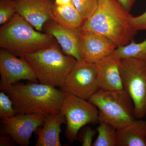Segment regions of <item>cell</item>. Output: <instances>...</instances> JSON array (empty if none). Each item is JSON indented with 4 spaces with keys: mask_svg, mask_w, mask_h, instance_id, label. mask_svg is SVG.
<instances>
[{
    "mask_svg": "<svg viewBox=\"0 0 146 146\" xmlns=\"http://www.w3.org/2000/svg\"><path fill=\"white\" fill-rule=\"evenodd\" d=\"M132 16L117 0H98L96 10L81 29L102 35L117 48L122 46L131 42L137 33L131 25Z\"/></svg>",
    "mask_w": 146,
    "mask_h": 146,
    "instance_id": "cell-1",
    "label": "cell"
},
{
    "mask_svg": "<svg viewBox=\"0 0 146 146\" xmlns=\"http://www.w3.org/2000/svg\"><path fill=\"white\" fill-rule=\"evenodd\" d=\"M13 102L17 114L47 115L60 112L66 93L43 84L15 83L2 90Z\"/></svg>",
    "mask_w": 146,
    "mask_h": 146,
    "instance_id": "cell-2",
    "label": "cell"
},
{
    "mask_svg": "<svg viewBox=\"0 0 146 146\" xmlns=\"http://www.w3.org/2000/svg\"><path fill=\"white\" fill-rule=\"evenodd\" d=\"M57 45L54 37L35 30L17 13L0 28V47L20 57Z\"/></svg>",
    "mask_w": 146,
    "mask_h": 146,
    "instance_id": "cell-3",
    "label": "cell"
},
{
    "mask_svg": "<svg viewBox=\"0 0 146 146\" xmlns=\"http://www.w3.org/2000/svg\"><path fill=\"white\" fill-rule=\"evenodd\" d=\"M59 46L49 47L21 57L30 65L40 83L61 87L76 61L73 56L64 54Z\"/></svg>",
    "mask_w": 146,
    "mask_h": 146,
    "instance_id": "cell-4",
    "label": "cell"
},
{
    "mask_svg": "<svg viewBox=\"0 0 146 146\" xmlns=\"http://www.w3.org/2000/svg\"><path fill=\"white\" fill-rule=\"evenodd\" d=\"M88 100L98 110L99 122L108 123L117 129L136 119L133 101L124 89L113 91L99 89Z\"/></svg>",
    "mask_w": 146,
    "mask_h": 146,
    "instance_id": "cell-5",
    "label": "cell"
},
{
    "mask_svg": "<svg viewBox=\"0 0 146 146\" xmlns=\"http://www.w3.org/2000/svg\"><path fill=\"white\" fill-rule=\"evenodd\" d=\"M120 71L123 88L133 101L136 119L146 116V61L121 59Z\"/></svg>",
    "mask_w": 146,
    "mask_h": 146,
    "instance_id": "cell-6",
    "label": "cell"
},
{
    "mask_svg": "<svg viewBox=\"0 0 146 146\" xmlns=\"http://www.w3.org/2000/svg\"><path fill=\"white\" fill-rule=\"evenodd\" d=\"M86 100L72 94H65L60 112L66 119L65 136L70 142H74L77 138L82 128L98 121V110Z\"/></svg>",
    "mask_w": 146,
    "mask_h": 146,
    "instance_id": "cell-7",
    "label": "cell"
},
{
    "mask_svg": "<svg viewBox=\"0 0 146 146\" xmlns=\"http://www.w3.org/2000/svg\"><path fill=\"white\" fill-rule=\"evenodd\" d=\"M60 88L66 94L89 100L99 89L95 63L76 60Z\"/></svg>",
    "mask_w": 146,
    "mask_h": 146,
    "instance_id": "cell-8",
    "label": "cell"
},
{
    "mask_svg": "<svg viewBox=\"0 0 146 146\" xmlns=\"http://www.w3.org/2000/svg\"><path fill=\"white\" fill-rule=\"evenodd\" d=\"M0 74L2 91L20 80L36 82L38 80L26 60L3 49L0 50Z\"/></svg>",
    "mask_w": 146,
    "mask_h": 146,
    "instance_id": "cell-9",
    "label": "cell"
},
{
    "mask_svg": "<svg viewBox=\"0 0 146 146\" xmlns=\"http://www.w3.org/2000/svg\"><path fill=\"white\" fill-rule=\"evenodd\" d=\"M45 118L39 114H16L2 120V134L9 135L20 146H28L33 133L43 125Z\"/></svg>",
    "mask_w": 146,
    "mask_h": 146,
    "instance_id": "cell-10",
    "label": "cell"
},
{
    "mask_svg": "<svg viewBox=\"0 0 146 146\" xmlns=\"http://www.w3.org/2000/svg\"><path fill=\"white\" fill-rule=\"evenodd\" d=\"M117 48L113 42L102 35L81 30L80 51L82 60L96 63L112 54Z\"/></svg>",
    "mask_w": 146,
    "mask_h": 146,
    "instance_id": "cell-11",
    "label": "cell"
},
{
    "mask_svg": "<svg viewBox=\"0 0 146 146\" xmlns=\"http://www.w3.org/2000/svg\"><path fill=\"white\" fill-rule=\"evenodd\" d=\"M42 30L55 38L64 54L73 56L77 61L83 60L80 51L81 29L67 28L51 19L44 24Z\"/></svg>",
    "mask_w": 146,
    "mask_h": 146,
    "instance_id": "cell-12",
    "label": "cell"
},
{
    "mask_svg": "<svg viewBox=\"0 0 146 146\" xmlns=\"http://www.w3.org/2000/svg\"><path fill=\"white\" fill-rule=\"evenodd\" d=\"M17 13L33 26L42 31L44 24L52 19L53 0H16Z\"/></svg>",
    "mask_w": 146,
    "mask_h": 146,
    "instance_id": "cell-13",
    "label": "cell"
},
{
    "mask_svg": "<svg viewBox=\"0 0 146 146\" xmlns=\"http://www.w3.org/2000/svg\"><path fill=\"white\" fill-rule=\"evenodd\" d=\"M121 60L113 53L95 63L99 89L111 91L123 89L120 71Z\"/></svg>",
    "mask_w": 146,
    "mask_h": 146,
    "instance_id": "cell-14",
    "label": "cell"
},
{
    "mask_svg": "<svg viewBox=\"0 0 146 146\" xmlns=\"http://www.w3.org/2000/svg\"><path fill=\"white\" fill-rule=\"evenodd\" d=\"M65 116L60 112L45 116L43 126L35 131L38 136L36 146H60L61 126L66 123Z\"/></svg>",
    "mask_w": 146,
    "mask_h": 146,
    "instance_id": "cell-15",
    "label": "cell"
},
{
    "mask_svg": "<svg viewBox=\"0 0 146 146\" xmlns=\"http://www.w3.org/2000/svg\"><path fill=\"white\" fill-rule=\"evenodd\" d=\"M117 146H146V121L136 119L117 129Z\"/></svg>",
    "mask_w": 146,
    "mask_h": 146,
    "instance_id": "cell-16",
    "label": "cell"
},
{
    "mask_svg": "<svg viewBox=\"0 0 146 146\" xmlns=\"http://www.w3.org/2000/svg\"><path fill=\"white\" fill-rule=\"evenodd\" d=\"M51 17L56 23L68 29H81L85 21L72 3L62 6L56 5L54 3L52 8Z\"/></svg>",
    "mask_w": 146,
    "mask_h": 146,
    "instance_id": "cell-17",
    "label": "cell"
},
{
    "mask_svg": "<svg viewBox=\"0 0 146 146\" xmlns=\"http://www.w3.org/2000/svg\"><path fill=\"white\" fill-rule=\"evenodd\" d=\"M113 54L121 59L134 58L146 61V39L141 43L131 41L130 44L117 47Z\"/></svg>",
    "mask_w": 146,
    "mask_h": 146,
    "instance_id": "cell-18",
    "label": "cell"
},
{
    "mask_svg": "<svg viewBox=\"0 0 146 146\" xmlns=\"http://www.w3.org/2000/svg\"><path fill=\"white\" fill-rule=\"evenodd\" d=\"M98 137L93 143V146H117V129L106 122H100L97 129Z\"/></svg>",
    "mask_w": 146,
    "mask_h": 146,
    "instance_id": "cell-19",
    "label": "cell"
},
{
    "mask_svg": "<svg viewBox=\"0 0 146 146\" xmlns=\"http://www.w3.org/2000/svg\"><path fill=\"white\" fill-rule=\"evenodd\" d=\"M72 3L85 21L94 14L98 5V0H72Z\"/></svg>",
    "mask_w": 146,
    "mask_h": 146,
    "instance_id": "cell-20",
    "label": "cell"
},
{
    "mask_svg": "<svg viewBox=\"0 0 146 146\" xmlns=\"http://www.w3.org/2000/svg\"><path fill=\"white\" fill-rule=\"evenodd\" d=\"M16 13V0H0V25L7 23Z\"/></svg>",
    "mask_w": 146,
    "mask_h": 146,
    "instance_id": "cell-21",
    "label": "cell"
},
{
    "mask_svg": "<svg viewBox=\"0 0 146 146\" xmlns=\"http://www.w3.org/2000/svg\"><path fill=\"white\" fill-rule=\"evenodd\" d=\"M16 114L12 100L7 94L2 91L0 92V118L5 119Z\"/></svg>",
    "mask_w": 146,
    "mask_h": 146,
    "instance_id": "cell-22",
    "label": "cell"
},
{
    "mask_svg": "<svg viewBox=\"0 0 146 146\" xmlns=\"http://www.w3.org/2000/svg\"><path fill=\"white\" fill-rule=\"evenodd\" d=\"M96 130L89 126L85 127L82 132L81 136L79 138L83 146H91L93 145V138L96 135Z\"/></svg>",
    "mask_w": 146,
    "mask_h": 146,
    "instance_id": "cell-23",
    "label": "cell"
},
{
    "mask_svg": "<svg viewBox=\"0 0 146 146\" xmlns=\"http://www.w3.org/2000/svg\"><path fill=\"white\" fill-rule=\"evenodd\" d=\"M131 23L133 29L136 31L146 30V11L140 16H132Z\"/></svg>",
    "mask_w": 146,
    "mask_h": 146,
    "instance_id": "cell-24",
    "label": "cell"
},
{
    "mask_svg": "<svg viewBox=\"0 0 146 146\" xmlns=\"http://www.w3.org/2000/svg\"><path fill=\"white\" fill-rule=\"evenodd\" d=\"M12 138L9 135L7 134H2L0 137V146H14Z\"/></svg>",
    "mask_w": 146,
    "mask_h": 146,
    "instance_id": "cell-25",
    "label": "cell"
},
{
    "mask_svg": "<svg viewBox=\"0 0 146 146\" xmlns=\"http://www.w3.org/2000/svg\"><path fill=\"white\" fill-rule=\"evenodd\" d=\"M127 11L129 12L137 0H117Z\"/></svg>",
    "mask_w": 146,
    "mask_h": 146,
    "instance_id": "cell-26",
    "label": "cell"
},
{
    "mask_svg": "<svg viewBox=\"0 0 146 146\" xmlns=\"http://www.w3.org/2000/svg\"><path fill=\"white\" fill-rule=\"evenodd\" d=\"M54 3L57 5H65L72 3V0H55Z\"/></svg>",
    "mask_w": 146,
    "mask_h": 146,
    "instance_id": "cell-27",
    "label": "cell"
}]
</instances>
